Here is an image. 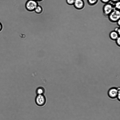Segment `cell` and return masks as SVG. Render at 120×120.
<instances>
[{"instance_id":"7a4b0ae2","label":"cell","mask_w":120,"mask_h":120,"mask_svg":"<svg viewBox=\"0 0 120 120\" xmlns=\"http://www.w3.org/2000/svg\"><path fill=\"white\" fill-rule=\"evenodd\" d=\"M114 9L113 4L108 3L105 4L103 8V12L104 15L108 17Z\"/></svg>"},{"instance_id":"6da1fadb","label":"cell","mask_w":120,"mask_h":120,"mask_svg":"<svg viewBox=\"0 0 120 120\" xmlns=\"http://www.w3.org/2000/svg\"><path fill=\"white\" fill-rule=\"evenodd\" d=\"M109 20L112 22H116L120 18V12L119 10L114 9L108 16Z\"/></svg>"},{"instance_id":"2e32d148","label":"cell","mask_w":120,"mask_h":120,"mask_svg":"<svg viewBox=\"0 0 120 120\" xmlns=\"http://www.w3.org/2000/svg\"><path fill=\"white\" fill-rule=\"evenodd\" d=\"M119 101H120V89L119 90L118 94L116 98Z\"/></svg>"},{"instance_id":"9c48e42d","label":"cell","mask_w":120,"mask_h":120,"mask_svg":"<svg viewBox=\"0 0 120 120\" xmlns=\"http://www.w3.org/2000/svg\"><path fill=\"white\" fill-rule=\"evenodd\" d=\"M98 1V0H87L88 4L91 6L95 5L97 3Z\"/></svg>"},{"instance_id":"5bb4252c","label":"cell","mask_w":120,"mask_h":120,"mask_svg":"<svg viewBox=\"0 0 120 120\" xmlns=\"http://www.w3.org/2000/svg\"><path fill=\"white\" fill-rule=\"evenodd\" d=\"M114 30L116 31L120 36V27H116L115 28Z\"/></svg>"},{"instance_id":"ac0fdd59","label":"cell","mask_w":120,"mask_h":120,"mask_svg":"<svg viewBox=\"0 0 120 120\" xmlns=\"http://www.w3.org/2000/svg\"><path fill=\"white\" fill-rule=\"evenodd\" d=\"M117 25L119 26V27L120 26V19L118 20L117 22Z\"/></svg>"},{"instance_id":"8992f818","label":"cell","mask_w":120,"mask_h":120,"mask_svg":"<svg viewBox=\"0 0 120 120\" xmlns=\"http://www.w3.org/2000/svg\"><path fill=\"white\" fill-rule=\"evenodd\" d=\"M73 5L76 9L81 10L84 8L85 3L83 0H75Z\"/></svg>"},{"instance_id":"4fadbf2b","label":"cell","mask_w":120,"mask_h":120,"mask_svg":"<svg viewBox=\"0 0 120 120\" xmlns=\"http://www.w3.org/2000/svg\"><path fill=\"white\" fill-rule=\"evenodd\" d=\"M119 36L116 40V42L117 45L119 46H120V38Z\"/></svg>"},{"instance_id":"7c38bea8","label":"cell","mask_w":120,"mask_h":120,"mask_svg":"<svg viewBox=\"0 0 120 120\" xmlns=\"http://www.w3.org/2000/svg\"><path fill=\"white\" fill-rule=\"evenodd\" d=\"M75 0H66L67 4L70 6L73 5L74 4Z\"/></svg>"},{"instance_id":"52a82bcc","label":"cell","mask_w":120,"mask_h":120,"mask_svg":"<svg viewBox=\"0 0 120 120\" xmlns=\"http://www.w3.org/2000/svg\"><path fill=\"white\" fill-rule=\"evenodd\" d=\"M109 35L110 38L113 41H115L118 37L120 36L118 33L114 30L111 31Z\"/></svg>"},{"instance_id":"277c9868","label":"cell","mask_w":120,"mask_h":120,"mask_svg":"<svg viewBox=\"0 0 120 120\" xmlns=\"http://www.w3.org/2000/svg\"><path fill=\"white\" fill-rule=\"evenodd\" d=\"M38 5L37 2L35 0H28L25 4L26 8L30 11L34 10Z\"/></svg>"},{"instance_id":"d6986e66","label":"cell","mask_w":120,"mask_h":120,"mask_svg":"<svg viewBox=\"0 0 120 120\" xmlns=\"http://www.w3.org/2000/svg\"><path fill=\"white\" fill-rule=\"evenodd\" d=\"M3 28L2 25L1 23L0 22V31L2 30Z\"/></svg>"},{"instance_id":"8fae6325","label":"cell","mask_w":120,"mask_h":120,"mask_svg":"<svg viewBox=\"0 0 120 120\" xmlns=\"http://www.w3.org/2000/svg\"><path fill=\"white\" fill-rule=\"evenodd\" d=\"M35 12L37 13H41L42 11L41 7L39 6L38 5L34 10Z\"/></svg>"},{"instance_id":"30bf717a","label":"cell","mask_w":120,"mask_h":120,"mask_svg":"<svg viewBox=\"0 0 120 120\" xmlns=\"http://www.w3.org/2000/svg\"><path fill=\"white\" fill-rule=\"evenodd\" d=\"M114 9L116 10H120V1L113 4Z\"/></svg>"},{"instance_id":"ffe728a7","label":"cell","mask_w":120,"mask_h":120,"mask_svg":"<svg viewBox=\"0 0 120 120\" xmlns=\"http://www.w3.org/2000/svg\"><path fill=\"white\" fill-rule=\"evenodd\" d=\"M35 0L37 1H42L43 0Z\"/></svg>"},{"instance_id":"e0dca14e","label":"cell","mask_w":120,"mask_h":120,"mask_svg":"<svg viewBox=\"0 0 120 120\" xmlns=\"http://www.w3.org/2000/svg\"><path fill=\"white\" fill-rule=\"evenodd\" d=\"M120 0H110L112 3L114 4L120 1Z\"/></svg>"},{"instance_id":"3957f363","label":"cell","mask_w":120,"mask_h":120,"mask_svg":"<svg viewBox=\"0 0 120 120\" xmlns=\"http://www.w3.org/2000/svg\"><path fill=\"white\" fill-rule=\"evenodd\" d=\"M46 99L44 95H37L35 99L36 104L39 107L44 106L46 102Z\"/></svg>"},{"instance_id":"ba28073f","label":"cell","mask_w":120,"mask_h":120,"mask_svg":"<svg viewBox=\"0 0 120 120\" xmlns=\"http://www.w3.org/2000/svg\"><path fill=\"white\" fill-rule=\"evenodd\" d=\"M35 92L37 95H44L45 93V90L43 87L40 86L37 88Z\"/></svg>"},{"instance_id":"9a60e30c","label":"cell","mask_w":120,"mask_h":120,"mask_svg":"<svg viewBox=\"0 0 120 120\" xmlns=\"http://www.w3.org/2000/svg\"><path fill=\"white\" fill-rule=\"evenodd\" d=\"M103 3L105 4L109 3L110 1V0H100Z\"/></svg>"},{"instance_id":"5b68a950","label":"cell","mask_w":120,"mask_h":120,"mask_svg":"<svg viewBox=\"0 0 120 120\" xmlns=\"http://www.w3.org/2000/svg\"><path fill=\"white\" fill-rule=\"evenodd\" d=\"M119 89V87L118 88L113 87L110 88L108 91V96L110 98L112 99L116 98Z\"/></svg>"}]
</instances>
